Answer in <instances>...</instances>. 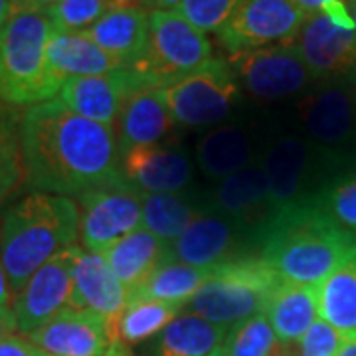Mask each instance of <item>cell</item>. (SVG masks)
<instances>
[{
  "label": "cell",
  "mask_w": 356,
  "mask_h": 356,
  "mask_svg": "<svg viewBox=\"0 0 356 356\" xmlns=\"http://www.w3.org/2000/svg\"><path fill=\"white\" fill-rule=\"evenodd\" d=\"M18 140L34 192L79 198L121 177L113 127L70 111L58 97L22 115Z\"/></svg>",
  "instance_id": "cell-1"
},
{
  "label": "cell",
  "mask_w": 356,
  "mask_h": 356,
  "mask_svg": "<svg viewBox=\"0 0 356 356\" xmlns=\"http://www.w3.org/2000/svg\"><path fill=\"white\" fill-rule=\"evenodd\" d=\"M356 242L315 202L275 210L259 234V257L280 277L318 285Z\"/></svg>",
  "instance_id": "cell-2"
},
{
  "label": "cell",
  "mask_w": 356,
  "mask_h": 356,
  "mask_svg": "<svg viewBox=\"0 0 356 356\" xmlns=\"http://www.w3.org/2000/svg\"><path fill=\"white\" fill-rule=\"evenodd\" d=\"M79 238V208L72 198L30 192L0 218V261L16 295L51 257Z\"/></svg>",
  "instance_id": "cell-3"
},
{
  "label": "cell",
  "mask_w": 356,
  "mask_h": 356,
  "mask_svg": "<svg viewBox=\"0 0 356 356\" xmlns=\"http://www.w3.org/2000/svg\"><path fill=\"white\" fill-rule=\"evenodd\" d=\"M54 24L38 6L24 8L0 32V103L10 107L56 99L60 86L48 70Z\"/></svg>",
  "instance_id": "cell-4"
},
{
  "label": "cell",
  "mask_w": 356,
  "mask_h": 356,
  "mask_svg": "<svg viewBox=\"0 0 356 356\" xmlns=\"http://www.w3.org/2000/svg\"><path fill=\"white\" fill-rule=\"evenodd\" d=\"M277 280L280 275L259 255L228 261L212 267L210 277L186 303V309L204 321L232 327L264 313Z\"/></svg>",
  "instance_id": "cell-5"
},
{
  "label": "cell",
  "mask_w": 356,
  "mask_h": 356,
  "mask_svg": "<svg viewBox=\"0 0 356 356\" xmlns=\"http://www.w3.org/2000/svg\"><path fill=\"white\" fill-rule=\"evenodd\" d=\"M344 159L318 149L305 135L283 131L269 140L261 159L269 198L275 210L293 204L315 202L318 192L337 172Z\"/></svg>",
  "instance_id": "cell-6"
},
{
  "label": "cell",
  "mask_w": 356,
  "mask_h": 356,
  "mask_svg": "<svg viewBox=\"0 0 356 356\" xmlns=\"http://www.w3.org/2000/svg\"><path fill=\"white\" fill-rule=\"evenodd\" d=\"M161 93L177 125L208 129L224 125L232 117L242 97V86L229 60L212 58Z\"/></svg>",
  "instance_id": "cell-7"
},
{
  "label": "cell",
  "mask_w": 356,
  "mask_h": 356,
  "mask_svg": "<svg viewBox=\"0 0 356 356\" xmlns=\"http://www.w3.org/2000/svg\"><path fill=\"white\" fill-rule=\"evenodd\" d=\"M212 60V42L175 10L149 13V48L131 72L163 89Z\"/></svg>",
  "instance_id": "cell-8"
},
{
  "label": "cell",
  "mask_w": 356,
  "mask_h": 356,
  "mask_svg": "<svg viewBox=\"0 0 356 356\" xmlns=\"http://www.w3.org/2000/svg\"><path fill=\"white\" fill-rule=\"evenodd\" d=\"M301 133L318 149L348 161L356 147V81H315L297 105Z\"/></svg>",
  "instance_id": "cell-9"
},
{
  "label": "cell",
  "mask_w": 356,
  "mask_h": 356,
  "mask_svg": "<svg viewBox=\"0 0 356 356\" xmlns=\"http://www.w3.org/2000/svg\"><path fill=\"white\" fill-rule=\"evenodd\" d=\"M143 226V192L123 175L97 191L79 196V240L86 252L103 254Z\"/></svg>",
  "instance_id": "cell-10"
},
{
  "label": "cell",
  "mask_w": 356,
  "mask_h": 356,
  "mask_svg": "<svg viewBox=\"0 0 356 356\" xmlns=\"http://www.w3.org/2000/svg\"><path fill=\"white\" fill-rule=\"evenodd\" d=\"M229 64L240 86L259 102H281L305 93L315 81L295 42L236 54Z\"/></svg>",
  "instance_id": "cell-11"
},
{
  "label": "cell",
  "mask_w": 356,
  "mask_h": 356,
  "mask_svg": "<svg viewBox=\"0 0 356 356\" xmlns=\"http://www.w3.org/2000/svg\"><path fill=\"white\" fill-rule=\"evenodd\" d=\"M309 14L293 0H243L218 32V42L229 56L259 50L297 38Z\"/></svg>",
  "instance_id": "cell-12"
},
{
  "label": "cell",
  "mask_w": 356,
  "mask_h": 356,
  "mask_svg": "<svg viewBox=\"0 0 356 356\" xmlns=\"http://www.w3.org/2000/svg\"><path fill=\"white\" fill-rule=\"evenodd\" d=\"M172 257L202 269L250 257L252 250H259L257 238L250 229L206 206L191 222L178 240L170 243Z\"/></svg>",
  "instance_id": "cell-13"
},
{
  "label": "cell",
  "mask_w": 356,
  "mask_h": 356,
  "mask_svg": "<svg viewBox=\"0 0 356 356\" xmlns=\"http://www.w3.org/2000/svg\"><path fill=\"white\" fill-rule=\"evenodd\" d=\"M79 248H67L65 252L51 257L26 281V285L14 297L16 329L22 334H32L44 327L72 301V271Z\"/></svg>",
  "instance_id": "cell-14"
},
{
  "label": "cell",
  "mask_w": 356,
  "mask_h": 356,
  "mask_svg": "<svg viewBox=\"0 0 356 356\" xmlns=\"http://www.w3.org/2000/svg\"><path fill=\"white\" fill-rule=\"evenodd\" d=\"M295 46L299 48L315 81H356V32L334 26L325 14H309Z\"/></svg>",
  "instance_id": "cell-15"
},
{
  "label": "cell",
  "mask_w": 356,
  "mask_h": 356,
  "mask_svg": "<svg viewBox=\"0 0 356 356\" xmlns=\"http://www.w3.org/2000/svg\"><path fill=\"white\" fill-rule=\"evenodd\" d=\"M28 339L50 356H103L113 343L107 318L74 307L60 311Z\"/></svg>",
  "instance_id": "cell-16"
},
{
  "label": "cell",
  "mask_w": 356,
  "mask_h": 356,
  "mask_svg": "<svg viewBox=\"0 0 356 356\" xmlns=\"http://www.w3.org/2000/svg\"><path fill=\"white\" fill-rule=\"evenodd\" d=\"M121 175L143 194L182 192L192 180V161L178 147L143 145L119 154Z\"/></svg>",
  "instance_id": "cell-17"
},
{
  "label": "cell",
  "mask_w": 356,
  "mask_h": 356,
  "mask_svg": "<svg viewBox=\"0 0 356 356\" xmlns=\"http://www.w3.org/2000/svg\"><path fill=\"white\" fill-rule=\"evenodd\" d=\"M208 206L250 229L257 238V243L261 229L275 212L261 165L245 166L240 172L216 182L210 192Z\"/></svg>",
  "instance_id": "cell-18"
},
{
  "label": "cell",
  "mask_w": 356,
  "mask_h": 356,
  "mask_svg": "<svg viewBox=\"0 0 356 356\" xmlns=\"http://www.w3.org/2000/svg\"><path fill=\"white\" fill-rule=\"evenodd\" d=\"M139 77L131 70H117L103 76H88L67 79L58 99L74 113L89 121L113 127L115 119L121 113V107L137 86Z\"/></svg>",
  "instance_id": "cell-19"
},
{
  "label": "cell",
  "mask_w": 356,
  "mask_h": 356,
  "mask_svg": "<svg viewBox=\"0 0 356 356\" xmlns=\"http://www.w3.org/2000/svg\"><path fill=\"white\" fill-rule=\"evenodd\" d=\"M175 127L161 89L139 79L119 113V154L131 147L159 145L175 133Z\"/></svg>",
  "instance_id": "cell-20"
},
{
  "label": "cell",
  "mask_w": 356,
  "mask_h": 356,
  "mask_svg": "<svg viewBox=\"0 0 356 356\" xmlns=\"http://www.w3.org/2000/svg\"><path fill=\"white\" fill-rule=\"evenodd\" d=\"M123 70H133L149 48V10L129 2L102 16L83 32Z\"/></svg>",
  "instance_id": "cell-21"
},
{
  "label": "cell",
  "mask_w": 356,
  "mask_h": 356,
  "mask_svg": "<svg viewBox=\"0 0 356 356\" xmlns=\"http://www.w3.org/2000/svg\"><path fill=\"white\" fill-rule=\"evenodd\" d=\"M72 301L74 309H88L107 321H113L127 303L129 293L115 277L102 254L79 248L72 271Z\"/></svg>",
  "instance_id": "cell-22"
},
{
  "label": "cell",
  "mask_w": 356,
  "mask_h": 356,
  "mask_svg": "<svg viewBox=\"0 0 356 356\" xmlns=\"http://www.w3.org/2000/svg\"><path fill=\"white\" fill-rule=\"evenodd\" d=\"M255 139L248 127L236 123H224L208 129L196 140V165L204 177L220 182L254 165Z\"/></svg>",
  "instance_id": "cell-23"
},
{
  "label": "cell",
  "mask_w": 356,
  "mask_h": 356,
  "mask_svg": "<svg viewBox=\"0 0 356 356\" xmlns=\"http://www.w3.org/2000/svg\"><path fill=\"white\" fill-rule=\"evenodd\" d=\"M107 266L131 295L151 277L156 267L172 259L170 243L147 228H137L103 252Z\"/></svg>",
  "instance_id": "cell-24"
},
{
  "label": "cell",
  "mask_w": 356,
  "mask_h": 356,
  "mask_svg": "<svg viewBox=\"0 0 356 356\" xmlns=\"http://www.w3.org/2000/svg\"><path fill=\"white\" fill-rule=\"evenodd\" d=\"M48 70L51 79L62 89L67 79L103 76L123 67L83 32L54 30L48 42Z\"/></svg>",
  "instance_id": "cell-25"
},
{
  "label": "cell",
  "mask_w": 356,
  "mask_h": 356,
  "mask_svg": "<svg viewBox=\"0 0 356 356\" xmlns=\"http://www.w3.org/2000/svg\"><path fill=\"white\" fill-rule=\"evenodd\" d=\"M264 315L277 341L299 343L317 321V285H303L280 277L267 297Z\"/></svg>",
  "instance_id": "cell-26"
},
{
  "label": "cell",
  "mask_w": 356,
  "mask_h": 356,
  "mask_svg": "<svg viewBox=\"0 0 356 356\" xmlns=\"http://www.w3.org/2000/svg\"><path fill=\"white\" fill-rule=\"evenodd\" d=\"M228 329L184 313L151 339L145 356H210L222 346Z\"/></svg>",
  "instance_id": "cell-27"
},
{
  "label": "cell",
  "mask_w": 356,
  "mask_h": 356,
  "mask_svg": "<svg viewBox=\"0 0 356 356\" xmlns=\"http://www.w3.org/2000/svg\"><path fill=\"white\" fill-rule=\"evenodd\" d=\"M318 317L343 334L356 332V245L317 285Z\"/></svg>",
  "instance_id": "cell-28"
},
{
  "label": "cell",
  "mask_w": 356,
  "mask_h": 356,
  "mask_svg": "<svg viewBox=\"0 0 356 356\" xmlns=\"http://www.w3.org/2000/svg\"><path fill=\"white\" fill-rule=\"evenodd\" d=\"M182 309H184L182 305H172V303L156 301L151 297L133 293L129 295L123 311L113 321H109L113 343L117 341V343L133 346V344L151 341L180 315Z\"/></svg>",
  "instance_id": "cell-29"
},
{
  "label": "cell",
  "mask_w": 356,
  "mask_h": 356,
  "mask_svg": "<svg viewBox=\"0 0 356 356\" xmlns=\"http://www.w3.org/2000/svg\"><path fill=\"white\" fill-rule=\"evenodd\" d=\"M202 210L204 200L186 192L143 194V228L172 243Z\"/></svg>",
  "instance_id": "cell-30"
},
{
  "label": "cell",
  "mask_w": 356,
  "mask_h": 356,
  "mask_svg": "<svg viewBox=\"0 0 356 356\" xmlns=\"http://www.w3.org/2000/svg\"><path fill=\"white\" fill-rule=\"evenodd\" d=\"M210 273H212V269L188 266V264H182L172 257L161 267H156L151 273V277L135 293L156 299V301L186 307V303L202 287L204 281L210 277Z\"/></svg>",
  "instance_id": "cell-31"
},
{
  "label": "cell",
  "mask_w": 356,
  "mask_h": 356,
  "mask_svg": "<svg viewBox=\"0 0 356 356\" xmlns=\"http://www.w3.org/2000/svg\"><path fill=\"white\" fill-rule=\"evenodd\" d=\"M133 0H38V6L46 13L60 32H86L102 16L117 6Z\"/></svg>",
  "instance_id": "cell-32"
},
{
  "label": "cell",
  "mask_w": 356,
  "mask_h": 356,
  "mask_svg": "<svg viewBox=\"0 0 356 356\" xmlns=\"http://www.w3.org/2000/svg\"><path fill=\"white\" fill-rule=\"evenodd\" d=\"M315 204L356 242V168L337 172L318 192Z\"/></svg>",
  "instance_id": "cell-33"
},
{
  "label": "cell",
  "mask_w": 356,
  "mask_h": 356,
  "mask_svg": "<svg viewBox=\"0 0 356 356\" xmlns=\"http://www.w3.org/2000/svg\"><path fill=\"white\" fill-rule=\"evenodd\" d=\"M275 332L264 313L232 325L220 346L224 356H267L275 344Z\"/></svg>",
  "instance_id": "cell-34"
},
{
  "label": "cell",
  "mask_w": 356,
  "mask_h": 356,
  "mask_svg": "<svg viewBox=\"0 0 356 356\" xmlns=\"http://www.w3.org/2000/svg\"><path fill=\"white\" fill-rule=\"evenodd\" d=\"M243 0H182L175 13L204 34L220 32Z\"/></svg>",
  "instance_id": "cell-35"
},
{
  "label": "cell",
  "mask_w": 356,
  "mask_h": 356,
  "mask_svg": "<svg viewBox=\"0 0 356 356\" xmlns=\"http://www.w3.org/2000/svg\"><path fill=\"white\" fill-rule=\"evenodd\" d=\"M24 177L20 140L14 129V123L0 127V202H4L13 194Z\"/></svg>",
  "instance_id": "cell-36"
},
{
  "label": "cell",
  "mask_w": 356,
  "mask_h": 356,
  "mask_svg": "<svg viewBox=\"0 0 356 356\" xmlns=\"http://www.w3.org/2000/svg\"><path fill=\"white\" fill-rule=\"evenodd\" d=\"M343 337V332L337 331L327 321L317 318L299 341L301 356H337Z\"/></svg>",
  "instance_id": "cell-37"
},
{
  "label": "cell",
  "mask_w": 356,
  "mask_h": 356,
  "mask_svg": "<svg viewBox=\"0 0 356 356\" xmlns=\"http://www.w3.org/2000/svg\"><path fill=\"white\" fill-rule=\"evenodd\" d=\"M0 356H50L24 337H8L0 343Z\"/></svg>",
  "instance_id": "cell-38"
},
{
  "label": "cell",
  "mask_w": 356,
  "mask_h": 356,
  "mask_svg": "<svg viewBox=\"0 0 356 356\" xmlns=\"http://www.w3.org/2000/svg\"><path fill=\"white\" fill-rule=\"evenodd\" d=\"M30 6H38V0H0V32L8 26L16 14Z\"/></svg>",
  "instance_id": "cell-39"
},
{
  "label": "cell",
  "mask_w": 356,
  "mask_h": 356,
  "mask_svg": "<svg viewBox=\"0 0 356 356\" xmlns=\"http://www.w3.org/2000/svg\"><path fill=\"white\" fill-rule=\"evenodd\" d=\"M16 329V318H14V311L10 307L0 305V343L6 341L8 337H13Z\"/></svg>",
  "instance_id": "cell-40"
},
{
  "label": "cell",
  "mask_w": 356,
  "mask_h": 356,
  "mask_svg": "<svg viewBox=\"0 0 356 356\" xmlns=\"http://www.w3.org/2000/svg\"><path fill=\"white\" fill-rule=\"evenodd\" d=\"M153 13V10H177L182 0H133V4Z\"/></svg>",
  "instance_id": "cell-41"
},
{
  "label": "cell",
  "mask_w": 356,
  "mask_h": 356,
  "mask_svg": "<svg viewBox=\"0 0 356 356\" xmlns=\"http://www.w3.org/2000/svg\"><path fill=\"white\" fill-rule=\"evenodd\" d=\"M267 356H301L299 343H285V341H275Z\"/></svg>",
  "instance_id": "cell-42"
},
{
  "label": "cell",
  "mask_w": 356,
  "mask_h": 356,
  "mask_svg": "<svg viewBox=\"0 0 356 356\" xmlns=\"http://www.w3.org/2000/svg\"><path fill=\"white\" fill-rule=\"evenodd\" d=\"M303 13L307 14H315L318 13L325 4H329V2H334V0H293ZM344 2H348V0H344Z\"/></svg>",
  "instance_id": "cell-43"
},
{
  "label": "cell",
  "mask_w": 356,
  "mask_h": 356,
  "mask_svg": "<svg viewBox=\"0 0 356 356\" xmlns=\"http://www.w3.org/2000/svg\"><path fill=\"white\" fill-rule=\"evenodd\" d=\"M10 285H8V277H6V271L2 267L0 261V305L10 307Z\"/></svg>",
  "instance_id": "cell-44"
},
{
  "label": "cell",
  "mask_w": 356,
  "mask_h": 356,
  "mask_svg": "<svg viewBox=\"0 0 356 356\" xmlns=\"http://www.w3.org/2000/svg\"><path fill=\"white\" fill-rule=\"evenodd\" d=\"M337 356H356V332H348L343 337Z\"/></svg>",
  "instance_id": "cell-45"
},
{
  "label": "cell",
  "mask_w": 356,
  "mask_h": 356,
  "mask_svg": "<svg viewBox=\"0 0 356 356\" xmlns=\"http://www.w3.org/2000/svg\"><path fill=\"white\" fill-rule=\"evenodd\" d=\"M103 356H137V355L131 350V346L115 341V343H111V346L107 348V353H105Z\"/></svg>",
  "instance_id": "cell-46"
},
{
  "label": "cell",
  "mask_w": 356,
  "mask_h": 356,
  "mask_svg": "<svg viewBox=\"0 0 356 356\" xmlns=\"http://www.w3.org/2000/svg\"><path fill=\"white\" fill-rule=\"evenodd\" d=\"M10 123H14L13 117H10V115L6 113V111L0 107V127H6V125H10Z\"/></svg>",
  "instance_id": "cell-47"
},
{
  "label": "cell",
  "mask_w": 356,
  "mask_h": 356,
  "mask_svg": "<svg viewBox=\"0 0 356 356\" xmlns=\"http://www.w3.org/2000/svg\"><path fill=\"white\" fill-rule=\"evenodd\" d=\"M348 8L353 14V20H355V30H356V0H348Z\"/></svg>",
  "instance_id": "cell-48"
},
{
  "label": "cell",
  "mask_w": 356,
  "mask_h": 356,
  "mask_svg": "<svg viewBox=\"0 0 356 356\" xmlns=\"http://www.w3.org/2000/svg\"><path fill=\"white\" fill-rule=\"evenodd\" d=\"M210 356H224V355H222V350H220V348H218L216 353H212V355H210Z\"/></svg>",
  "instance_id": "cell-49"
}]
</instances>
